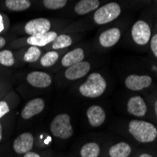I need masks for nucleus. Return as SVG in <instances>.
<instances>
[{
  "label": "nucleus",
  "mask_w": 157,
  "mask_h": 157,
  "mask_svg": "<svg viewBox=\"0 0 157 157\" xmlns=\"http://www.w3.org/2000/svg\"><path fill=\"white\" fill-rule=\"evenodd\" d=\"M128 131L131 136L140 143H151L157 137L156 127L148 121L133 120L128 125Z\"/></svg>",
  "instance_id": "nucleus-1"
},
{
  "label": "nucleus",
  "mask_w": 157,
  "mask_h": 157,
  "mask_svg": "<svg viewBox=\"0 0 157 157\" xmlns=\"http://www.w3.org/2000/svg\"><path fill=\"white\" fill-rule=\"evenodd\" d=\"M107 83L105 77L99 73H91L87 80L82 83L79 88V93L86 98H98L105 91Z\"/></svg>",
  "instance_id": "nucleus-2"
},
{
  "label": "nucleus",
  "mask_w": 157,
  "mask_h": 157,
  "mask_svg": "<svg viewBox=\"0 0 157 157\" xmlns=\"http://www.w3.org/2000/svg\"><path fill=\"white\" fill-rule=\"evenodd\" d=\"M50 131L54 136L60 139H68L74 135V128L69 114L61 113L56 115L50 124Z\"/></svg>",
  "instance_id": "nucleus-3"
},
{
  "label": "nucleus",
  "mask_w": 157,
  "mask_h": 157,
  "mask_svg": "<svg viewBox=\"0 0 157 157\" xmlns=\"http://www.w3.org/2000/svg\"><path fill=\"white\" fill-rule=\"evenodd\" d=\"M121 12V8L117 2H109L94 12L93 20L97 25H105L117 19Z\"/></svg>",
  "instance_id": "nucleus-4"
},
{
  "label": "nucleus",
  "mask_w": 157,
  "mask_h": 157,
  "mask_svg": "<svg viewBox=\"0 0 157 157\" xmlns=\"http://www.w3.org/2000/svg\"><path fill=\"white\" fill-rule=\"evenodd\" d=\"M131 35L136 44L145 45L151 40V26L147 22L143 20H139L134 24L132 27Z\"/></svg>",
  "instance_id": "nucleus-5"
},
{
  "label": "nucleus",
  "mask_w": 157,
  "mask_h": 157,
  "mask_svg": "<svg viewBox=\"0 0 157 157\" xmlns=\"http://www.w3.org/2000/svg\"><path fill=\"white\" fill-rule=\"evenodd\" d=\"M52 24L47 18H35L28 21L25 26L24 31L28 36H35L40 34H44L51 31Z\"/></svg>",
  "instance_id": "nucleus-6"
},
{
  "label": "nucleus",
  "mask_w": 157,
  "mask_h": 157,
  "mask_svg": "<svg viewBox=\"0 0 157 157\" xmlns=\"http://www.w3.org/2000/svg\"><path fill=\"white\" fill-rule=\"evenodd\" d=\"M35 138L32 133L24 132L19 135L12 143V150L17 154H25L26 152L32 151L34 147Z\"/></svg>",
  "instance_id": "nucleus-7"
},
{
  "label": "nucleus",
  "mask_w": 157,
  "mask_h": 157,
  "mask_svg": "<svg viewBox=\"0 0 157 157\" xmlns=\"http://www.w3.org/2000/svg\"><path fill=\"white\" fill-rule=\"evenodd\" d=\"M26 83L36 89H46L50 87L53 82L52 76L45 72L41 71H32L25 76Z\"/></svg>",
  "instance_id": "nucleus-8"
},
{
  "label": "nucleus",
  "mask_w": 157,
  "mask_h": 157,
  "mask_svg": "<svg viewBox=\"0 0 157 157\" xmlns=\"http://www.w3.org/2000/svg\"><path fill=\"white\" fill-rule=\"evenodd\" d=\"M44 107L45 101L42 98L31 99L24 105L21 111V118L25 121L30 120L44 111Z\"/></svg>",
  "instance_id": "nucleus-9"
},
{
  "label": "nucleus",
  "mask_w": 157,
  "mask_h": 157,
  "mask_svg": "<svg viewBox=\"0 0 157 157\" xmlns=\"http://www.w3.org/2000/svg\"><path fill=\"white\" fill-rule=\"evenodd\" d=\"M91 65L89 61H81L66 68L64 72V76L69 81H75L83 78L90 72Z\"/></svg>",
  "instance_id": "nucleus-10"
},
{
  "label": "nucleus",
  "mask_w": 157,
  "mask_h": 157,
  "mask_svg": "<svg viewBox=\"0 0 157 157\" xmlns=\"http://www.w3.org/2000/svg\"><path fill=\"white\" fill-rule=\"evenodd\" d=\"M152 83V78L150 75H130L125 78V87L133 91H139L149 88Z\"/></svg>",
  "instance_id": "nucleus-11"
},
{
  "label": "nucleus",
  "mask_w": 157,
  "mask_h": 157,
  "mask_svg": "<svg viewBox=\"0 0 157 157\" xmlns=\"http://www.w3.org/2000/svg\"><path fill=\"white\" fill-rule=\"evenodd\" d=\"M147 105L141 96H133L127 102V111L135 117H144L147 113Z\"/></svg>",
  "instance_id": "nucleus-12"
},
{
  "label": "nucleus",
  "mask_w": 157,
  "mask_h": 157,
  "mask_svg": "<svg viewBox=\"0 0 157 157\" xmlns=\"http://www.w3.org/2000/svg\"><path fill=\"white\" fill-rule=\"evenodd\" d=\"M87 118L89 123L92 127H99L104 124L106 119L105 112L104 108L100 105H90L87 110Z\"/></svg>",
  "instance_id": "nucleus-13"
},
{
  "label": "nucleus",
  "mask_w": 157,
  "mask_h": 157,
  "mask_svg": "<svg viewBox=\"0 0 157 157\" xmlns=\"http://www.w3.org/2000/svg\"><path fill=\"white\" fill-rule=\"evenodd\" d=\"M121 30L118 27H111L104 31L99 37V44L105 48L112 47L118 44L121 39Z\"/></svg>",
  "instance_id": "nucleus-14"
},
{
  "label": "nucleus",
  "mask_w": 157,
  "mask_h": 157,
  "mask_svg": "<svg viewBox=\"0 0 157 157\" xmlns=\"http://www.w3.org/2000/svg\"><path fill=\"white\" fill-rule=\"evenodd\" d=\"M58 33L55 31H49L44 34H40L35 36H28L25 40V44L29 46H37V47H44L56 38Z\"/></svg>",
  "instance_id": "nucleus-15"
},
{
  "label": "nucleus",
  "mask_w": 157,
  "mask_h": 157,
  "mask_svg": "<svg viewBox=\"0 0 157 157\" xmlns=\"http://www.w3.org/2000/svg\"><path fill=\"white\" fill-rule=\"evenodd\" d=\"M85 52L82 48H75L73 50L69 51L61 59V66L64 68H68L74 64L81 62L84 60Z\"/></svg>",
  "instance_id": "nucleus-16"
},
{
  "label": "nucleus",
  "mask_w": 157,
  "mask_h": 157,
  "mask_svg": "<svg viewBox=\"0 0 157 157\" xmlns=\"http://www.w3.org/2000/svg\"><path fill=\"white\" fill-rule=\"evenodd\" d=\"M99 6V0H80L75 4L74 10L77 15H85V14L96 10Z\"/></svg>",
  "instance_id": "nucleus-17"
},
{
  "label": "nucleus",
  "mask_w": 157,
  "mask_h": 157,
  "mask_svg": "<svg viewBox=\"0 0 157 157\" xmlns=\"http://www.w3.org/2000/svg\"><path fill=\"white\" fill-rule=\"evenodd\" d=\"M132 152L131 146L126 142H119L113 145L108 151L110 157H128Z\"/></svg>",
  "instance_id": "nucleus-18"
},
{
  "label": "nucleus",
  "mask_w": 157,
  "mask_h": 157,
  "mask_svg": "<svg viewBox=\"0 0 157 157\" xmlns=\"http://www.w3.org/2000/svg\"><path fill=\"white\" fill-rule=\"evenodd\" d=\"M15 96V93L10 92L5 97L0 99V120H2L10 112Z\"/></svg>",
  "instance_id": "nucleus-19"
},
{
  "label": "nucleus",
  "mask_w": 157,
  "mask_h": 157,
  "mask_svg": "<svg viewBox=\"0 0 157 157\" xmlns=\"http://www.w3.org/2000/svg\"><path fill=\"white\" fill-rule=\"evenodd\" d=\"M41 50L37 46H29L22 55V61L25 63H35L40 60Z\"/></svg>",
  "instance_id": "nucleus-20"
},
{
  "label": "nucleus",
  "mask_w": 157,
  "mask_h": 157,
  "mask_svg": "<svg viewBox=\"0 0 157 157\" xmlns=\"http://www.w3.org/2000/svg\"><path fill=\"white\" fill-rule=\"evenodd\" d=\"M73 44V39L68 34H60L58 35L56 38L51 42V48L53 50H59L68 48Z\"/></svg>",
  "instance_id": "nucleus-21"
},
{
  "label": "nucleus",
  "mask_w": 157,
  "mask_h": 157,
  "mask_svg": "<svg viewBox=\"0 0 157 157\" xmlns=\"http://www.w3.org/2000/svg\"><path fill=\"white\" fill-rule=\"evenodd\" d=\"M5 7L10 11H24L31 7L30 0H6Z\"/></svg>",
  "instance_id": "nucleus-22"
},
{
  "label": "nucleus",
  "mask_w": 157,
  "mask_h": 157,
  "mask_svg": "<svg viewBox=\"0 0 157 157\" xmlns=\"http://www.w3.org/2000/svg\"><path fill=\"white\" fill-rule=\"evenodd\" d=\"M59 59V54L56 50H50L44 54L40 59V65L41 67H52L54 66L56 62H58Z\"/></svg>",
  "instance_id": "nucleus-23"
},
{
  "label": "nucleus",
  "mask_w": 157,
  "mask_h": 157,
  "mask_svg": "<svg viewBox=\"0 0 157 157\" xmlns=\"http://www.w3.org/2000/svg\"><path fill=\"white\" fill-rule=\"evenodd\" d=\"M100 146L95 142H89L83 145L80 150L81 157H99L100 155Z\"/></svg>",
  "instance_id": "nucleus-24"
},
{
  "label": "nucleus",
  "mask_w": 157,
  "mask_h": 157,
  "mask_svg": "<svg viewBox=\"0 0 157 157\" xmlns=\"http://www.w3.org/2000/svg\"><path fill=\"white\" fill-rule=\"evenodd\" d=\"M16 63L14 54L9 49L0 50V65L2 67H12Z\"/></svg>",
  "instance_id": "nucleus-25"
},
{
  "label": "nucleus",
  "mask_w": 157,
  "mask_h": 157,
  "mask_svg": "<svg viewBox=\"0 0 157 157\" xmlns=\"http://www.w3.org/2000/svg\"><path fill=\"white\" fill-rule=\"evenodd\" d=\"M68 0H44V6L48 10H60L66 6Z\"/></svg>",
  "instance_id": "nucleus-26"
},
{
  "label": "nucleus",
  "mask_w": 157,
  "mask_h": 157,
  "mask_svg": "<svg viewBox=\"0 0 157 157\" xmlns=\"http://www.w3.org/2000/svg\"><path fill=\"white\" fill-rule=\"evenodd\" d=\"M151 49L154 56L157 59V34L153 35L151 39Z\"/></svg>",
  "instance_id": "nucleus-27"
},
{
  "label": "nucleus",
  "mask_w": 157,
  "mask_h": 157,
  "mask_svg": "<svg viewBox=\"0 0 157 157\" xmlns=\"http://www.w3.org/2000/svg\"><path fill=\"white\" fill-rule=\"evenodd\" d=\"M9 84L7 80H5L3 77H0V96H1L6 90H8Z\"/></svg>",
  "instance_id": "nucleus-28"
},
{
  "label": "nucleus",
  "mask_w": 157,
  "mask_h": 157,
  "mask_svg": "<svg viewBox=\"0 0 157 157\" xmlns=\"http://www.w3.org/2000/svg\"><path fill=\"white\" fill-rule=\"evenodd\" d=\"M24 157H40V155L38 152L30 151L26 152L25 154H24Z\"/></svg>",
  "instance_id": "nucleus-29"
},
{
  "label": "nucleus",
  "mask_w": 157,
  "mask_h": 157,
  "mask_svg": "<svg viewBox=\"0 0 157 157\" xmlns=\"http://www.w3.org/2000/svg\"><path fill=\"white\" fill-rule=\"evenodd\" d=\"M5 29V19L3 16L0 15V32H2Z\"/></svg>",
  "instance_id": "nucleus-30"
},
{
  "label": "nucleus",
  "mask_w": 157,
  "mask_h": 157,
  "mask_svg": "<svg viewBox=\"0 0 157 157\" xmlns=\"http://www.w3.org/2000/svg\"><path fill=\"white\" fill-rule=\"evenodd\" d=\"M3 136H4V128H3V123L1 122V120H0V143L3 140Z\"/></svg>",
  "instance_id": "nucleus-31"
},
{
  "label": "nucleus",
  "mask_w": 157,
  "mask_h": 157,
  "mask_svg": "<svg viewBox=\"0 0 157 157\" xmlns=\"http://www.w3.org/2000/svg\"><path fill=\"white\" fill-rule=\"evenodd\" d=\"M7 44V40L3 37V36H0V49H2Z\"/></svg>",
  "instance_id": "nucleus-32"
},
{
  "label": "nucleus",
  "mask_w": 157,
  "mask_h": 157,
  "mask_svg": "<svg viewBox=\"0 0 157 157\" xmlns=\"http://www.w3.org/2000/svg\"><path fill=\"white\" fill-rule=\"evenodd\" d=\"M139 157H153L152 155L149 154V153H143V154H141Z\"/></svg>",
  "instance_id": "nucleus-33"
},
{
  "label": "nucleus",
  "mask_w": 157,
  "mask_h": 157,
  "mask_svg": "<svg viewBox=\"0 0 157 157\" xmlns=\"http://www.w3.org/2000/svg\"><path fill=\"white\" fill-rule=\"evenodd\" d=\"M154 111H155V115L157 117V100H156L155 103H154Z\"/></svg>",
  "instance_id": "nucleus-34"
},
{
  "label": "nucleus",
  "mask_w": 157,
  "mask_h": 157,
  "mask_svg": "<svg viewBox=\"0 0 157 157\" xmlns=\"http://www.w3.org/2000/svg\"><path fill=\"white\" fill-rule=\"evenodd\" d=\"M1 69H2V66H1V65H0V71H1Z\"/></svg>",
  "instance_id": "nucleus-35"
},
{
  "label": "nucleus",
  "mask_w": 157,
  "mask_h": 157,
  "mask_svg": "<svg viewBox=\"0 0 157 157\" xmlns=\"http://www.w3.org/2000/svg\"><path fill=\"white\" fill-rule=\"evenodd\" d=\"M156 72H157V67H156Z\"/></svg>",
  "instance_id": "nucleus-36"
}]
</instances>
